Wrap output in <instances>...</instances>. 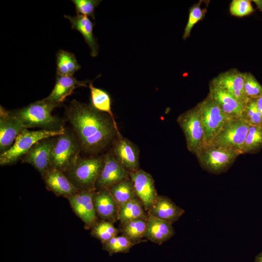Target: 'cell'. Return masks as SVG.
Instances as JSON below:
<instances>
[{"mask_svg":"<svg viewBox=\"0 0 262 262\" xmlns=\"http://www.w3.org/2000/svg\"><path fill=\"white\" fill-rule=\"evenodd\" d=\"M66 113L81 149L85 153L98 154L109 146L115 136H121L111 116L91 105L74 99Z\"/></svg>","mask_w":262,"mask_h":262,"instance_id":"6da1fadb","label":"cell"},{"mask_svg":"<svg viewBox=\"0 0 262 262\" xmlns=\"http://www.w3.org/2000/svg\"><path fill=\"white\" fill-rule=\"evenodd\" d=\"M60 106L45 98L11 112L26 129L39 128L42 130L59 131L65 129L63 122L51 113Z\"/></svg>","mask_w":262,"mask_h":262,"instance_id":"7a4b0ae2","label":"cell"},{"mask_svg":"<svg viewBox=\"0 0 262 262\" xmlns=\"http://www.w3.org/2000/svg\"><path fill=\"white\" fill-rule=\"evenodd\" d=\"M241 154L231 148L209 143L203 146L196 156L203 170L218 175L227 171Z\"/></svg>","mask_w":262,"mask_h":262,"instance_id":"3957f363","label":"cell"},{"mask_svg":"<svg viewBox=\"0 0 262 262\" xmlns=\"http://www.w3.org/2000/svg\"><path fill=\"white\" fill-rule=\"evenodd\" d=\"M81 150L77 136L65 130L63 134L56 136L51 151V168L66 173L76 164Z\"/></svg>","mask_w":262,"mask_h":262,"instance_id":"277c9868","label":"cell"},{"mask_svg":"<svg viewBox=\"0 0 262 262\" xmlns=\"http://www.w3.org/2000/svg\"><path fill=\"white\" fill-rule=\"evenodd\" d=\"M104 164V156L79 158L65 174L80 191H96V183Z\"/></svg>","mask_w":262,"mask_h":262,"instance_id":"5b68a950","label":"cell"},{"mask_svg":"<svg viewBox=\"0 0 262 262\" xmlns=\"http://www.w3.org/2000/svg\"><path fill=\"white\" fill-rule=\"evenodd\" d=\"M65 130L29 131L27 129H24L16 138L12 147L8 150L0 153V164L3 166L16 162L21 159L38 141L60 135L65 132Z\"/></svg>","mask_w":262,"mask_h":262,"instance_id":"8992f818","label":"cell"},{"mask_svg":"<svg viewBox=\"0 0 262 262\" xmlns=\"http://www.w3.org/2000/svg\"><path fill=\"white\" fill-rule=\"evenodd\" d=\"M177 122L184 135L188 150L196 156L205 145L198 104L181 114L177 117Z\"/></svg>","mask_w":262,"mask_h":262,"instance_id":"52a82bcc","label":"cell"},{"mask_svg":"<svg viewBox=\"0 0 262 262\" xmlns=\"http://www.w3.org/2000/svg\"><path fill=\"white\" fill-rule=\"evenodd\" d=\"M249 127V124L242 116L230 118L210 143L231 148L242 154Z\"/></svg>","mask_w":262,"mask_h":262,"instance_id":"ba28073f","label":"cell"},{"mask_svg":"<svg viewBox=\"0 0 262 262\" xmlns=\"http://www.w3.org/2000/svg\"><path fill=\"white\" fill-rule=\"evenodd\" d=\"M197 104L206 144L211 142L224 123L230 117L220 109L209 95Z\"/></svg>","mask_w":262,"mask_h":262,"instance_id":"9c48e42d","label":"cell"},{"mask_svg":"<svg viewBox=\"0 0 262 262\" xmlns=\"http://www.w3.org/2000/svg\"><path fill=\"white\" fill-rule=\"evenodd\" d=\"M56 138L51 137L38 141L22 158V163L32 165L42 177L51 168V151Z\"/></svg>","mask_w":262,"mask_h":262,"instance_id":"30bf717a","label":"cell"},{"mask_svg":"<svg viewBox=\"0 0 262 262\" xmlns=\"http://www.w3.org/2000/svg\"><path fill=\"white\" fill-rule=\"evenodd\" d=\"M96 191H79L66 198L75 214L84 224L85 229H91L98 221L93 202Z\"/></svg>","mask_w":262,"mask_h":262,"instance_id":"8fae6325","label":"cell"},{"mask_svg":"<svg viewBox=\"0 0 262 262\" xmlns=\"http://www.w3.org/2000/svg\"><path fill=\"white\" fill-rule=\"evenodd\" d=\"M130 177L129 172L118 162L112 152L104 156V164L96 183V189H109Z\"/></svg>","mask_w":262,"mask_h":262,"instance_id":"7c38bea8","label":"cell"},{"mask_svg":"<svg viewBox=\"0 0 262 262\" xmlns=\"http://www.w3.org/2000/svg\"><path fill=\"white\" fill-rule=\"evenodd\" d=\"M136 197L147 212L157 196L152 175L143 169L129 173Z\"/></svg>","mask_w":262,"mask_h":262,"instance_id":"4fadbf2b","label":"cell"},{"mask_svg":"<svg viewBox=\"0 0 262 262\" xmlns=\"http://www.w3.org/2000/svg\"><path fill=\"white\" fill-rule=\"evenodd\" d=\"M245 74V72H242L236 68H230L219 74L210 83L228 92L246 104L248 100L244 92Z\"/></svg>","mask_w":262,"mask_h":262,"instance_id":"5bb4252c","label":"cell"},{"mask_svg":"<svg viewBox=\"0 0 262 262\" xmlns=\"http://www.w3.org/2000/svg\"><path fill=\"white\" fill-rule=\"evenodd\" d=\"M26 128L11 111L0 106V151L8 150L13 145L17 136Z\"/></svg>","mask_w":262,"mask_h":262,"instance_id":"9a60e30c","label":"cell"},{"mask_svg":"<svg viewBox=\"0 0 262 262\" xmlns=\"http://www.w3.org/2000/svg\"><path fill=\"white\" fill-rule=\"evenodd\" d=\"M113 153L121 165L129 173L139 168V150L133 142L122 136L115 141Z\"/></svg>","mask_w":262,"mask_h":262,"instance_id":"2e32d148","label":"cell"},{"mask_svg":"<svg viewBox=\"0 0 262 262\" xmlns=\"http://www.w3.org/2000/svg\"><path fill=\"white\" fill-rule=\"evenodd\" d=\"M208 95L229 117L234 118L242 116L246 104L230 94L210 83Z\"/></svg>","mask_w":262,"mask_h":262,"instance_id":"e0dca14e","label":"cell"},{"mask_svg":"<svg viewBox=\"0 0 262 262\" xmlns=\"http://www.w3.org/2000/svg\"><path fill=\"white\" fill-rule=\"evenodd\" d=\"M42 178L47 189L56 196L66 198L80 191L63 172L55 168H51Z\"/></svg>","mask_w":262,"mask_h":262,"instance_id":"ac0fdd59","label":"cell"},{"mask_svg":"<svg viewBox=\"0 0 262 262\" xmlns=\"http://www.w3.org/2000/svg\"><path fill=\"white\" fill-rule=\"evenodd\" d=\"M93 202L97 215L101 220L113 223L117 220L119 205L108 189L96 190Z\"/></svg>","mask_w":262,"mask_h":262,"instance_id":"d6986e66","label":"cell"},{"mask_svg":"<svg viewBox=\"0 0 262 262\" xmlns=\"http://www.w3.org/2000/svg\"><path fill=\"white\" fill-rule=\"evenodd\" d=\"M148 214L172 224L184 213V210L167 196L158 195L147 212Z\"/></svg>","mask_w":262,"mask_h":262,"instance_id":"ffe728a7","label":"cell"},{"mask_svg":"<svg viewBox=\"0 0 262 262\" xmlns=\"http://www.w3.org/2000/svg\"><path fill=\"white\" fill-rule=\"evenodd\" d=\"M88 81H80L72 76L57 75L55 85L49 95L46 98L49 101L60 105L65 99L80 87H88Z\"/></svg>","mask_w":262,"mask_h":262,"instance_id":"44dd1931","label":"cell"},{"mask_svg":"<svg viewBox=\"0 0 262 262\" xmlns=\"http://www.w3.org/2000/svg\"><path fill=\"white\" fill-rule=\"evenodd\" d=\"M172 224L148 214L145 238L161 245L174 235L175 231Z\"/></svg>","mask_w":262,"mask_h":262,"instance_id":"7402d4cb","label":"cell"},{"mask_svg":"<svg viewBox=\"0 0 262 262\" xmlns=\"http://www.w3.org/2000/svg\"><path fill=\"white\" fill-rule=\"evenodd\" d=\"M71 25V28L80 32L83 37L85 42L90 49L92 57L97 56L98 51V45L97 39L93 34V27L95 24L85 16L77 15L76 16L65 15Z\"/></svg>","mask_w":262,"mask_h":262,"instance_id":"603a6c76","label":"cell"},{"mask_svg":"<svg viewBox=\"0 0 262 262\" xmlns=\"http://www.w3.org/2000/svg\"><path fill=\"white\" fill-rule=\"evenodd\" d=\"M148 213L138 198L130 200L119 206L117 220L123 225L137 219L147 220Z\"/></svg>","mask_w":262,"mask_h":262,"instance_id":"cb8c5ba5","label":"cell"},{"mask_svg":"<svg viewBox=\"0 0 262 262\" xmlns=\"http://www.w3.org/2000/svg\"><path fill=\"white\" fill-rule=\"evenodd\" d=\"M81 67L73 53L63 49L56 53L57 75L72 76Z\"/></svg>","mask_w":262,"mask_h":262,"instance_id":"d4e9b609","label":"cell"},{"mask_svg":"<svg viewBox=\"0 0 262 262\" xmlns=\"http://www.w3.org/2000/svg\"><path fill=\"white\" fill-rule=\"evenodd\" d=\"M88 87L90 91L91 106L99 112L107 113L117 125L112 112L111 98L108 93L103 89L95 87L90 82L89 83Z\"/></svg>","mask_w":262,"mask_h":262,"instance_id":"484cf974","label":"cell"},{"mask_svg":"<svg viewBox=\"0 0 262 262\" xmlns=\"http://www.w3.org/2000/svg\"><path fill=\"white\" fill-rule=\"evenodd\" d=\"M108 190L119 206L137 198L130 177L117 183Z\"/></svg>","mask_w":262,"mask_h":262,"instance_id":"4316f807","label":"cell"},{"mask_svg":"<svg viewBox=\"0 0 262 262\" xmlns=\"http://www.w3.org/2000/svg\"><path fill=\"white\" fill-rule=\"evenodd\" d=\"M147 220L137 219L121 225L120 232L122 235L136 244L145 237Z\"/></svg>","mask_w":262,"mask_h":262,"instance_id":"83f0119b","label":"cell"},{"mask_svg":"<svg viewBox=\"0 0 262 262\" xmlns=\"http://www.w3.org/2000/svg\"><path fill=\"white\" fill-rule=\"evenodd\" d=\"M262 148V126L249 125L244 142L242 154L253 153Z\"/></svg>","mask_w":262,"mask_h":262,"instance_id":"f1b7e54d","label":"cell"},{"mask_svg":"<svg viewBox=\"0 0 262 262\" xmlns=\"http://www.w3.org/2000/svg\"><path fill=\"white\" fill-rule=\"evenodd\" d=\"M90 229L91 235L100 241L102 245L117 235L119 232L114 223L103 220H98Z\"/></svg>","mask_w":262,"mask_h":262,"instance_id":"f546056e","label":"cell"},{"mask_svg":"<svg viewBox=\"0 0 262 262\" xmlns=\"http://www.w3.org/2000/svg\"><path fill=\"white\" fill-rule=\"evenodd\" d=\"M135 244L124 235H117L102 244V249L112 256L116 253H128Z\"/></svg>","mask_w":262,"mask_h":262,"instance_id":"4dcf8cb0","label":"cell"},{"mask_svg":"<svg viewBox=\"0 0 262 262\" xmlns=\"http://www.w3.org/2000/svg\"><path fill=\"white\" fill-rule=\"evenodd\" d=\"M202 3V0H199L190 8L188 19L182 35L183 40H186L190 36L194 26L205 17L207 9L201 7Z\"/></svg>","mask_w":262,"mask_h":262,"instance_id":"1f68e13d","label":"cell"},{"mask_svg":"<svg viewBox=\"0 0 262 262\" xmlns=\"http://www.w3.org/2000/svg\"><path fill=\"white\" fill-rule=\"evenodd\" d=\"M244 92L248 100L262 97V85L250 72H245Z\"/></svg>","mask_w":262,"mask_h":262,"instance_id":"d6a6232c","label":"cell"},{"mask_svg":"<svg viewBox=\"0 0 262 262\" xmlns=\"http://www.w3.org/2000/svg\"><path fill=\"white\" fill-rule=\"evenodd\" d=\"M242 117L249 125L262 126V115L257 108L256 99H249L246 103Z\"/></svg>","mask_w":262,"mask_h":262,"instance_id":"836d02e7","label":"cell"},{"mask_svg":"<svg viewBox=\"0 0 262 262\" xmlns=\"http://www.w3.org/2000/svg\"><path fill=\"white\" fill-rule=\"evenodd\" d=\"M101 0H72L77 15L90 16L93 20L95 19V10Z\"/></svg>","mask_w":262,"mask_h":262,"instance_id":"e575fe53","label":"cell"},{"mask_svg":"<svg viewBox=\"0 0 262 262\" xmlns=\"http://www.w3.org/2000/svg\"><path fill=\"white\" fill-rule=\"evenodd\" d=\"M249 0H233L230 4L229 12L231 15L243 17L253 13L254 9Z\"/></svg>","mask_w":262,"mask_h":262,"instance_id":"d590c367","label":"cell"},{"mask_svg":"<svg viewBox=\"0 0 262 262\" xmlns=\"http://www.w3.org/2000/svg\"><path fill=\"white\" fill-rule=\"evenodd\" d=\"M256 102L259 111L262 115V97L256 98Z\"/></svg>","mask_w":262,"mask_h":262,"instance_id":"8d00e7d4","label":"cell"},{"mask_svg":"<svg viewBox=\"0 0 262 262\" xmlns=\"http://www.w3.org/2000/svg\"><path fill=\"white\" fill-rule=\"evenodd\" d=\"M252 1H253L257 5V8L261 11H262V0H252Z\"/></svg>","mask_w":262,"mask_h":262,"instance_id":"74e56055","label":"cell"},{"mask_svg":"<svg viewBox=\"0 0 262 262\" xmlns=\"http://www.w3.org/2000/svg\"><path fill=\"white\" fill-rule=\"evenodd\" d=\"M254 262H262V252L255 257Z\"/></svg>","mask_w":262,"mask_h":262,"instance_id":"f35d334b","label":"cell"}]
</instances>
